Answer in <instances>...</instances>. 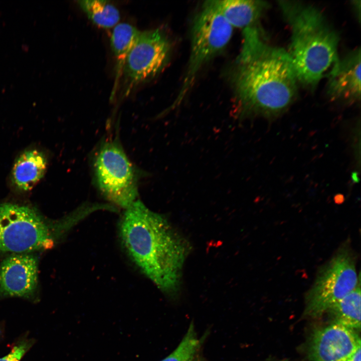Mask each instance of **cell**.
I'll list each match as a JSON object with an SVG mask.
<instances>
[{
  "mask_svg": "<svg viewBox=\"0 0 361 361\" xmlns=\"http://www.w3.org/2000/svg\"><path fill=\"white\" fill-rule=\"evenodd\" d=\"M201 345L194 322H192L177 347L161 361H193Z\"/></svg>",
  "mask_w": 361,
  "mask_h": 361,
  "instance_id": "obj_17",
  "label": "cell"
},
{
  "mask_svg": "<svg viewBox=\"0 0 361 361\" xmlns=\"http://www.w3.org/2000/svg\"><path fill=\"white\" fill-rule=\"evenodd\" d=\"M345 361H360V346Z\"/></svg>",
  "mask_w": 361,
  "mask_h": 361,
  "instance_id": "obj_19",
  "label": "cell"
},
{
  "mask_svg": "<svg viewBox=\"0 0 361 361\" xmlns=\"http://www.w3.org/2000/svg\"><path fill=\"white\" fill-rule=\"evenodd\" d=\"M360 284L327 311L337 323L354 330L360 328Z\"/></svg>",
  "mask_w": 361,
  "mask_h": 361,
  "instance_id": "obj_15",
  "label": "cell"
},
{
  "mask_svg": "<svg viewBox=\"0 0 361 361\" xmlns=\"http://www.w3.org/2000/svg\"><path fill=\"white\" fill-rule=\"evenodd\" d=\"M360 284L356 260L348 243H344L317 273L306 296L305 314L321 316Z\"/></svg>",
  "mask_w": 361,
  "mask_h": 361,
  "instance_id": "obj_7",
  "label": "cell"
},
{
  "mask_svg": "<svg viewBox=\"0 0 361 361\" xmlns=\"http://www.w3.org/2000/svg\"><path fill=\"white\" fill-rule=\"evenodd\" d=\"M29 341H24L15 346L11 352L3 357L0 358V361H20L25 353L32 345Z\"/></svg>",
  "mask_w": 361,
  "mask_h": 361,
  "instance_id": "obj_18",
  "label": "cell"
},
{
  "mask_svg": "<svg viewBox=\"0 0 361 361\" xmlns=\"http://www.w3.org/2000/svg\"><path fill=\"white\" fill-rule=\"evenodd\" d=\"M38 261L28 254L6 258L0 266V297H33L38 287Z\"/></svg>",
  "mask_w": 361,
  "mask_h": 361,
  "instance_id": "obj_10",
  "label": "cell"
},
{
  "mask_svg": "<svg viewBox=\"0 0 361 361\" xmlns=\"http://www.w3.org/2000/svg\"><path fill=\"white\" fill-rule=\"evenodd\" d=\"M241 51L231 69L235 116L273 119L296 98L298 81L287 50L269 44L261 28L243 30Z\"/></svg>",
  "mask_w": 361,
  "mask_h": 361,
  "instance_id": "obj_1",
  "label": "cell"
},
{
  "mask_svg": "<svg viewBox=\"0 0 361 361\" xmlns=\"http://www.w3.org/2000/svg\"><path fill=\"white\" fill-rule=\"evenodd\" d=\"M359 346L360 339L355 330L334 322L313 333L309 357L313 361H345Z\"/></svg>",
  "mask_w": 361,
  "mask_h": 361,
  "instance_id": "obj_9",
  "label": "cell"
},
{
  "mask_svg": "<svg viewBox=\"0 0 361 361\" xmlns=\"http://www.w3.org/2000/svg\"><path fill=\"white\" fill-rule=\"evenodd\" d=\"M352 5L353 6V8H354V11L356 13V16L358 17V20L359 21L360 15V1H353Z\"/></svg>",
  "mask_w": 361,
  "mask_h": 361,
  "instance_id": "obj_20",
  "label": "cell"
},
{
  "mask_svg": "<svg viewBox=\"0 0 361 361\" xmlns=\"http://www.w3.org/2000/svg\"><path fill=\"white\" fill-rule=\"evenodd\" d=\"M137 28L130 24L120 23L113 29L110 37V46L115 61V88L121 78L125 62L140 33Z\"/></svg>",
  "mask_w": 361,
  "mask_h": 361,
  "instance_id": "obj_14",
  "label": "cell"
},
{
  "mask_svg": "<svg viewBox=\"0 0 361 361\" xmlns=\"http://www.w3.org/2000/svg\"><path fill=\"white\" fill-rule=\"evenodd\" d=\"M360 49L338 58L327 74L326 92L332 101L351 104L360 99Z\"/></svg>",
  "mask_w": 361,
  "mask_h": 361,
  "instance_id": "obj_11",
  "label": "cell"
},
{
  "mask_svg": "<svg viewBox=\"0 0 361 361\" xmlns=\"http://www.w3.org/2000/svg\"><path fill=\"white\" fill-rule=\"evenodd\" d=\"M47 165L45 155L37 149L25 151L17 158L12 171V180L20 190H31L43 177Z\"/></svg>",
  "mask_w": 361,
  "mask_h": 361,
  "instance_id": "obj_13",
  "label": "cell"
},
{
  "mask_svg": "<svg viewBox=\"0 0 361 361\" xmlns=\"http://www.w3.org/2000/svg\"><path fill=\"white\" fill-rule=\"evenodd\" d=\"M171 50L169 38L162 29L141 31L123 67L121 78L126 93L161 72L169 60Z\"/></svg>",
  "mask_w": 361,
  "mask_h": 361,
  "instance_id": "obj_8",
  "label": "cell"
},
{
  "mask_svg": "<svg viewBox=\"0 0 361 361\" xmlns=\"http://www.w3.org/2000/svg\"><path fill=\"white\" fill-rule=\"evenodd\" d=\"M213 1L219 11L233 28L243 30L258 25L260 18L269 8V3L262 1Z\"/></svg>",
  "mask_w": 361,
  "mask_h": 361,
  "instance_id": "obj_12",
  "label": "cell"
},
{
  "mask_svg": "<svg viewBox=\"0 0 361 361\" xmlns=\"http://www.w3.org/2000/svg\"><path fill=\"white\" fill-rule=\"evenodd\" d=\"M290 32L287 51L298 83L313 89L339 58V36L321 11L298 1H279Z\"/></svg>",
  "mask_w": 361,
  "mask_h": 361,
  "instance_id": "obj_3",
  "label": "cell"
},
{
  "mask_svg": "<svg viewBox=\"0 0 361 361\" xmlns=\"http://www.w3.org/2000/svg\"><path fill=\"white\" fill-rule=\"evenodd\" d=\"M233 31V28L219 11L213 1L206 2L193 22L188 66L180 90L169 107L170 109L182 102L203 66L226 47Z\"/></svg>",
  "mask_w": 361,
  "mask_h": 361,
  "instance_id": "obj_6",
  "label": "cell"
},
{
  "mask_svg": "<svg viewBox=\"0 0 361 361\" xmlns=\"http://www.w3.org/2000/svg\"><path fill=\"white\" fill-rule=\"evenodd\" d=\"M119 233L125 251L141 272L163 292L176 295L190 248L167 219L137 200L125 210Z\"/></svg>",
  "mask_w": 361,
  "mask_h": 361,
  "instance_id": "obj_2",
  "label": "cell"
},
{
  "mask_svg": "<svg viewBox=\"0 0 361 361\" xmlns=\"http://www.w3.org/2000/svg\"><path fill=\"white\" fill-rule=\"evenodd\" d=\"M78 223L72 213L51 221L30 206L1 203L0 253L51 248Z\"/></svg>",
  "mask_w": 361,
  "mask_h": 361,
  "instance_id": "obj_4",
  "label": "cell"
},
{
  "mask_svg": "<svg viewBox=\"0 0 361 361\" xmlns=\"http://www.w3.org/2000/svg\"><path fill=\"white\" fill-rule=\"evenodd\" d=\"M77 3L88 19L100 28H114L119 23V12L108 1L83 0Z\"/></svg>",
  "mask_w": 361,
  "mask_h": 361,
  "instance_id": "obj_16",
  "label": "cell"
},
{
  "mask_svg": "<svg viewBox=\"0 0 361 361\" xmlns=\"http://www.w3.org/2000/svg\"><path fill=\"white\" fill-rule=\"evenodd\" d=\"M193 361H204L202 357L198 353L195 356Z\"/></svg>",
  "mask_w": 361,
  "mask_h": 361,
  "instance_id": "obj_21",
  "label": "cell"
},
{
  "mask_svg": "<svg viewBox=\"0 0 361 361\" xmlns=\"http://www.w3.org/2000/svg\"><path fill=\"white\" fill-rule=\"evenodd\" d=\"M92 169L96 189L111 205L125 210L137 200L141 172L116 138L99 145L93 154Z\"/></svg>",
  "mask_w": 361,
  "mask_h": 361,
  "instance_id": "obj_5",
  "label": "cell"
}]
</instances>
